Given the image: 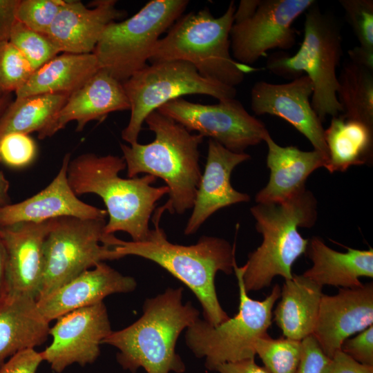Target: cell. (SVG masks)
Masks as SVG:
<instances>
[{
	"mask_svg": "<svg viewBox=\"0 0 373 373\" xmlns=\"http://www.w3.org/2000/svg\"><path fill=\"white\" fill-rule=\"evenodd\" d=\"M164 206L155 211L154 227L146 238L138 242L124 241L113 234L105 235L102 244L113 248L117 259L133 255L151 260L186 285L199 300L204 320L218 325L229 318L218 299L215 278L218 271L231 274L236 262L235 245L224 239L202 236L195 245L169 242L160 227Z\"/></svg>",
	"mask_w": 373,
	"mask_h": 373,
	"instance_id": "1",
	"label": "cell"
},
{
	"mask_svg": "<svg viewBox=\"0 0 373 373\" xmlns=\"http://www.w3.org/2000/svg\"><path fill=\"white\" fill-rule=\"evenodd\" d=\"M125 169L122 157L87 153L70 159L67 178L77 195L94 193L102 199L109 217L106 235L124 231L132 241H142L150 230L149 220L157 201L168 194L169 189L153 186L157 178L151 175L122 178L119 173Z\"/></svg>",
	"mask_w": 373,
	"mask_h": 373,
	"instance_id": "2",
	"label": "cell"
},
{
	"mask_svg": "<svg viewBox=\"0 0 373 373\" xmlns=\"http://www.w3.org/2000/svg\"><path fill=\"white\" fill-rule=\"evenodd\" d=\"M183 288H168L147 298L143 314L135 323L104 339L118 350L117 360L124 370L146 373H182L185 365L175 352L180 333L199 318L191 303H182Z\"/></svg>",
	"mask_w": 373,
	"mask_h": 373,
	"instance_id": "3",
	"label": "cell"
},
{
	"mask_svg": "<svg viewBox=\"0 0 373 373\" xmlns=\"http://www.w3.org/2000/svg\"><path fill=\"white\" fill-rule=\"evenodd\" d=\"M155 134L150 143L120 144L129 178L146 173L160 178L169 189L163 205L171 213L192 209L201 180L199 146L204 137L192 133L157 111L145 122Z\"/></svg>",
	"mask_w": 373,
	"mask_h": 373,
	"instance_id": "4",
	"label": "cell"
},
{
	"mask_svg": "<svg viewBox=\"0 0 373 373\" xmlns=\"http://www.w3.org/2000/svg\"><path fill=\"white\" fill-rule=\"evenodd\" d=\"M261 245L248 256L242 280L246 291L269 287L274 277L290 279L295 261L307 249L309 240L298 227H311L317 218V202L307 189L279 203H257L251 209Z\"/></svg>",
	"mask_w": 373,
	"mask_h": 373,
	"instance_id": "5",
	"label": "cell"
},
{
	"mask_svg": "<svg viewBox=\"0 0 373 373\" xmlns=\"http://www.w3.org/2000/svg\"><path fill=\"white\" fill-rule=\"evenodd\" d=\"M236 8L231 1L218 17L207 8L182 15L159 39L149 61H187L202 76L235 88L247 74L258 70L231 55L230 31Z\"/></svg>",
	"mask_w": 373,
	"mask_h": 373,
	"instance_id": "6",
	"label": "cell"
},
{
	"mask_svg": "<svg viewBox=\"0 0 373 373\" xmlns=\"http://www.w3.org/2000/svg\"><path fill=\"white\" fill-rule=\"evenodd\" d=\"M315 3L305 12L304 37L298 51L292 56H270L267 68L288 79L307 75L314 88L312 106L323 122L327 116L336 117L343 112L336 94V69L343 55V40L336 18Z\"/></svg>",
	"mask_w": 373,
	"mask_h": 373,
	"instance_id": "7",
	"label": "cell"
},
{
	"mask_svg": "<svg viewBox=\"0 0 373 373\" xmlns=\"http://www.w3.org/2000/svg\"><path fill=\"white\" fill-rule=\"evenodd\" d=\"M244 266L234 264L239 289L238 312L218 325L198 318L186 328V345L196 357L204 358L209 370L215 371L224 363L255 358L256 343L268 334L271 325L272 310L280 298V287L275 285L265 299L254 300L244 286Z\"/></svg>",
	"mask_w": 373,
	"mask_h": 373,
	"instance_id": "8",
	"label": "cell"
},
{
	"mask_svg": "<svg viewBox=\"0 0 373 373\" xmlns=\"http://www.w3.org/2000/svg\"><path fill=\"white\" fill-rule=\"evenodd\" d=\"M188 4L186 0H151L130 18L108 24L93 52L100 69L123 83L144 68L160 36Z\"/></svg>",
	"mask_w": 373,
	"mask_h": 373,
	"instance_id": "9",
	"label": "cell"
},
{
	"mask_svg": "<svg viewBox=\"0 0 373 373\" xmlns=\"http://www.w3.org/2000/svg\"><path fill=\"white\" fill-rule=\"evenodd\" d=\"M131 116L122 138L137 142L146 117L161 106L186 95H209L218 101L235 98L236 89L202 76L193 65L172 60L152 63L122 83Z\"/></svg>",
	"mask_w": 373,
	"mask_h": 373,
	"instance_id": "10",
	"label": "cell"
},
{
	"mask_svg": "<svg viewBox=\"0 0 373 373\" xmlns=\"http://www.w3.org/2000/svg\"><path fill=\"white\" fill-rule=\"evenodd\" d=\"M106 224L105 219H52L44 242V270L38 299L98 263L117 259L113 248L102 243Z\"/></svg>",
	"mask_w": 373,
	"mask_h": 373,
	"instance_id": "11",
	"label": "cell"
},
{
	"mask_svg": "<svg viewBox=\"0 0 373 373\" xmlns=\"http://www.w3.org/2000/svg\"><path fill=\"white\" fill-rule=\"evenodd\" d=\"M156 111L189 132L196 131L235 153H244L248 147L261 143L269 133L265 124L249 114L236 98L202 104L180 97Z\"/></svg>",
	"mask_w": 373,
	"mask_h": 373,
	"instance_id": "12",
	"label": "cell"
},
{
	"mask_svg": "<svg viewBox=\"0 0 373 373\" xmlns=\"http://www.w3.org/2000/svg\"><path fill=\"white\" fill-rule=\"evenodd\" d=\"M314 3V0H260L252 16L231 27L233 58L249 66L270 50L291 48L296 42L294 22Z\"/></svg>",
	"mask_w": 373,
	"mask_h": 373,
	"instance_id": "13",
	"label": "cell"
},
{
	"mask_svg": "<svg viewBox=\"0 0 373 373\" xmlns=\"http://www.w3.org/2000/svg\"><path fill=\"white\" fill-rule=\"evenodd\" d=\"M50 327L51 343L40 352L52 371L61 373L68 367L92 364L100 354V345L112 332L104 302L79 308L57 319Z\"/></svg>",
	"mask_w": 373,
	"mask_h": 373,
	"instance_id": "14",
	"label": "cell"
},
{
	"mask_svg": "<svg viewBox=\"0 0 373 373\" xmlns=\"http://www.w3.org/2000/svg\"><path fill=\"white\" fill-rule=\"evenodd\" d=\"M313 90V84L305 75L285 84L258 81L251 90V108L258 115H271L285 119L328 160L325 129L311 104Z\"/></svg>",
	"mask_w": 373,
	"mask_h": 373,
	"instance_id": "15",
	"label": "cell"
},
{
	"mask_svg": "<svg viewBox=\"0 0 373 373\" xmlns=\"http://www.w3.org/2000/svg\"><path fill=\"white\" fill-rule=\"evenodd\" d=\"M373 324V285L340 288L337 294H323L312 336L329 358L343 343Z\"/></svg>",
	"mask_w": 373,
	"mask_h": 373,
	"instance_id": "16",
	"label": "cell"
},
{
	"mask_svg": "<svg viewBox=\"0 0 373 373\" xmlns=\"http://www.w3.org/2000/svg\"><path fill=\"white\" fill-rule=\"evenodd\" d=\"M52 220L0 227L7 256L8 293L37 300L44 276V242Z\"/></svg>",
	"mask_w": 373,
	"mask_h": 373,
	"instance_id": "17",
	"label": "cell"
},
{
	"mask_svg": "<svg viewBox=\"0 0 373 373\" xmlns=\"http://www.w3.org/2000/svg\"><path fill=\"white\" fill-rule=\"evenodd\" d=\"M70 153H66L59 172L37 194L0 209V227L20 222H42L61 217L105 219L104 209L88 204L77 197L67 178Z\"/></svg>",
	"mask_w": 373,
	"mask_h": 373,
	"instance_id": "18",
	"label": "cell"
},
{
	"mask_svg": "<svg viewBox=\"0 0 373 373\" xmlns=\"http://www.w3.org/2000/svg\"><path fill=\"white\" fill-rule=\"evenodd\" d=\"M251 158L244 153H235L209 139L207 161L196 192L192 213L184 229L185 235L195 233L218 210L232 204L247 202L250 196L232 186L233 169Z\"/></svg>",
	"mask_w": 373,
	"mask_h": 373,
	"instance_id": "19",
	"label": "cell"
},
{
	"mask_svg": "<svg viewBox=\"0 0 373 373\" xmlns=\"http://www.w3.org/2000/svg\"><path fill=\"white\" fill-rule=\"evenodd\" d=\"M116 2L95 1L88 8L79 1H66L47 35L60 52L93 53L107 26L126 15Z\"/></svg>",
	"mask_w": 373,
	"mask_h": 373,
	"instance_id": "20",
	"label": "cell"
},
{
	"mask_svg": "<svg viewBox=\"0 0 373 373\" xmlns=\"http://www.w3.org/2000/svg\"><path fill=\"white\" fill-rule=\"evenodd\" d=\"M135 280L103 262L88 269L37 300L38 309L49 323L75 309L102 302L106 296L133 291Z\"/></svg>",
	"mask_w": 373,
	"mask_h": 373,
	"instance_id": "21",
	"label": "cell"
},
{
	"mask_svg": "<svg viewBox=\"0 0 373 373\" xmlns=\"http://www.w3.org/2000/svg\"><path fill=\"white\" fill-rule=\"evenodd\" d=\"M125 110H130V104L122 83L100 69L69 95L38 138L54 135L72 121L77 122L76 131H82L90 121L102 119L111 113Z\"/></svg>",
	"mask_w": 373,
	"mask_h": 373,
	"instance_id": "22",
	"label": "cell"
},
{
	"mask_svg": "<svg viewBox=\"0 0 373 373\" xmlns=\"http://www.w3.org/2000/svg\"><path fill=\"white\" fill-rule=\"evenodd\" d=\"M264 141L268 147L267 166L269 179L256 195L257 203H279L305 189L307 178L315 170L325 167L327 157L316 151H302L294 146L278 144L268 133Z\"/></svg>",
	"mask_w": 373,
	"mask_h": 373,
	"instance_id": "23",
	"label": "cell"
},
{
	"mask_svg": "<svg viewBox=\"0 0 373 373\" xmlns=\"http://www.w3.org/2000/svg\"><path fill=\"white\" fill-rule=\"evenodd\" d=\"M49 323L32 297L8 293L0 299V368L17 353L43 344Z\"/></svg>",
	"mask_w": 373,
	"mask_h": 373,
	"instance_id": "24",
	"label": "cell"
},
{
	"mask_svg": "<svg viewBox=\"0 0 373 373\" xmlns=\"http://www.w3.org/2000/svg\"><path fill=\"white\" fill-rule=\"evenodd\" d=\"M346 252L335 251L318 236L309 240L306 253L312 266L303 276L318 285L341 288L361 286V277H373V249L367 250L345 247Z\"/></svg>",
	"mask_w": 373,
	"mask_h": 373,
	"instance_id": "25",
	"label": "cell"
},
{
	"mask_svg": "<svg viewBox=\"0 0 373 373\" xmlns=\"http://www.w3.org/2000/svg\"><path fill=\"white\" fill-rule=\"evenodd\" d=\"M323 287L302 275L293 274L280 288L274 321L284 337L302 341L312 335L323 294Z\"/></svg>",
	"mask_w": 373,
	"mask_h": 373,
	"instance_id": "26",
	"label": "cell"
},
{
	"mask_svg": "<svg viewBox=\"0 0 373 373\" xmlns=\"http://www.w3.org/2000/svg\"><path fill=\"white\" fill-rule=\"evenodd\" d=\"M100 70L93 53H62L37 69L16 97L39 94L70 95Z\"/></svg>",
	"mask_w": 373,
	"mask_h": 373,
	"instance_id": "27",
	"label": "cell"
},
{
	"mask_svg": "<svg viewBox=\"0 0 373 373\" xmlns=\"http://www.w3.org/2000/svg\"><path fill=\"white\" fill-rule=\"evenodd\" d=\"M324 134L328 151L325 168L329 173L372 163L373 126L339 115L332 118Z\"/></svg>",
	"mask_w": 373,
	"mask_h": 373,
	"instance_id": "28",
	"label": "cell"
},
{
	"mask_svg": "<svg viewBox=\"0 0 373 373\" xmlns=\"http://www.w3.org/2000/svg\"><path fill=\"white\" fill-rule=\"evenodd\" d=\"M67 94H39L16 97L0 116V139L10 133L40 135L68 99Z\"/></svg>",
	"mask_w": 373,
	"mask_h": 373,
	"instance_id": "29",
	"label": "cell"
},
{
	"mask_svg": "<svg viewBox=\"0 0 373 373\" xmlns=\"http://www.w3.org/2000/svg\"><path fill=\"white\" fill-rule=\"evenodd\" d=\"M338 83L341 115L373 126V70L350 61L341 68Z\"/></svg>",
	"mask_w": 373,
	"mask_h": 373,
	"instance_id": "30",
	"label": "cell"
},
{
	"mask_svg": "<svg viewBox=\"0 0 373 373\" xmlns=\"http://www.w3.org/2000/svg\"><path fill=\"white\" fill-rule=\"evenodd\" d=\"M256 354L269 373H296L302 356V342L286 337L272 338L268 334L260 338Z\"/></svg>",
	"mask_w": 373,
	"mask_h": 373,
	"instance_id": "31",
	"label": "cell"
},
{
	"mask_svg": "<svg viewBox=\"0 0 373 373\" xmlns=\"http://www.w3.org/2000/svg\"><path fill=\"white\" fill-rule=\"evenodd\" d=\"M9 41L25 56L36 70L60 52L49 37L15 21Z\"/></svg>",
	"mask_w": 373,
	"mask_h": 373,
	"instance_id": "32",
	"label": "cell"
},
{
	"mask_svg": "<svg viewBox=\"0 0 373 373\" xmlns=\"http://www.w3.org/2000/svg\"><path fill=\"white\" fill-rule=\"evenodd\" d=\"M35 71L28 60L9 40L0 42V96L16 93Z\"/></svg>",
	"mask_w": 373,
	"mask_h": 373,
	"instance_id": "33",
	"label": "cell"
},
{
	"mask_svg": "<svg viewBox=\"0 0 373 373\" xmlns=\"http://www.w3.org/2000/svg\"><path fill=\"white\" fill-rule=\"evenodd\" d=\"M65 0H19L16 20L29 28L47 35Z\"/></svg>",
	"mask_w": 373,
	"mask_h": 373,
	"instance_id": "34",
	"label": "cell"
},
{
	"mask_svg": "<svg viewBox=\"0 0 373 373\" xmlns=\"http://www.w3.org/2000/svg\"><path fill=\"white\" fill-rule=\"evenodd\" d=\"M339 3L359 46L373 50V1L341 0Z\"/></svg>",
	"mask_w": 373,
	"mask_h": 373,
	"instance_id": "35",
	"label": "cell"
},
{
	"mask_svg": "<svg viewBox=\"0 0 373 373\" xmlns=\"http://www.w3.org/2000/svg\"><path fill=\"white\" fill-rule=\"evenodd\" d=\"M36 154V144L28 134L10 133L0 139V161L10 167H26L32 162Z\"/></svg>",
	"mask_w": 373,
	"mask_h": 373,
	"instance_id": "36",
	"label": "cell"
},
{
	"mask_svg": "<svg viewBox=\"0 0 373 373\" xmlns=\"http://www.w3.org/2000/svg\"><path fill=\"white\" fill-rule=\"evenodd\" d=\"M302 342V356L296 373H325L329 361L316 340L310 335Z\"/></svg>",
	"mask_w": 373,
	"mask_h": 373,
	"instance_id": "37",
	"label": "cell"
},
{
	"mask_svg": "<svg viewBox=\"0 0 373 373\" xmlns=\"http://www.w3.org/2000/svg\"><path fill=\"white\" fill-rule=\"evenodd\" d=\"M341 350L362 364L373 365V325L346 339Z\"/></svg>",
	"mask_w": 373,
	"mask_h": 373,
	"instance_id": "38",
	"label": "cell"
},
{
	"mask_svg": "<svg viewBox=\"0 0 373 373\" xmlns=\"http://www.w3.org/2000/svg\"><path fill=\"white\" fill-rule=\"evenodd\" d=\"M43 361L40 352L27 349L10 357L0 368V373H37Z\"/></svg>",
	"mask_w": 373,
	"mask_h": 373,
	"instance_id": "39",
	"label": "cell"
},
{
	"mask_svg": "<svg viewBox=\"0 0 373 373\" xmlns=\"http://www.w3.org/2000/svg\"><path fill=\"white\" fill-rule=\"evenodd\" d=\"M325 373H373V365L362 364L340 350L329 358Z\"/></svg>",
	"mask_w": 373,
	"mask_h": 373,
	"instance_id": "40",
	"label": "cell"
},
{
	"mask_svg": "<svg viewBox=\"0 0 373 373\" xmlns=\"http://www.w3.org/2000/svg\"><path fill=\"white\" fill-rule=\"evenodd\" d=\"M19 0H0V42L9 40Z\"/></svg>",
	"mask_w": 373,
	"mask_h": 373,
	"instance_id": "41",
	"label": "cell"
},
{
	"mask_svg": "<svg viewBox=\"0 0 373 373\" xmlns=\"http://www.w3.org/2000/svg\"><path fill=\"white\" fill-rule=\"evenodd\" d=\"M215 371L218 373H269L264 367L256 363L255 358L224 363L219 365Z\"/></svg>",
	"mask_w": 373,
	"mask_h": 373,
	"instance_id": "42",
	"label": "cell"
},
{
	"mask_svg": "<svg viewBox=\"0 0 373 373\" xmlns=\"http://www.w3.org/2000/svg\"><path fill=\"white\" fill-rule=\"evenodd\" d=\"M348 55L350 61L373 70V50L361 46H356L349 50Z\"/></svg>",
	"mask_w": 373,
	"mask_h": 373,
	"instance_id": "43",
	"label": "cell"
},
{
	"mask_svg": "<svg viewBox=\"0 0 373 373\" xmlns=\"http://www.w3.org/2000/svg\"><path fill=\"white\" fill-rule=\"evenodd\" d=\"M260 2V0L240 1L234 12L233 23L241 22L252 16L259 6Z\"/></svg>",
	"mask_w": 373,
	"mask_h": 373,
	"instance_id": "44",
	"label": "cell"
},
{
	"mask_svg": "<svg viewBox=\"0 0 373 373\" xmlns=\"http://www.w3.org/2000/svg\"><path fill=\"white\" fill-rule=\"evenodd\" d=\"M8 291L7 280V256L5 245L0 235V299Z\"/></svg>",
	"mask_w": 373,
	"mask_h": 373,
	"instance_id": "45",
	"label": "cell"
},
{
	"mask_svg": "<svg viewBox=\"0 0 373 373\" xmlns=\"http://www.w3.org/2000/svg\"><path fill=\"white\" fill-rule=\"evenodd\" d=\"M9 188V181L4 175L3 171L0 170V209L10 204Z\"/></svg>",
	"mask_w": 373,
	"mask_h": 373,
	"instance_id": "46",
	"label": "cell"
},
{
	"mask_svg": "<svg viewBox=\"0 0 373 373\" xmlns=\"http://www.w3.org/2000/svg\"><path fill=\"white\" fill-rule=\"evenodd\" d=\"M9 104L8 94L0 96V116Z\"/></svg>",
	"mask_w": 373,
	"mask_h": 373,
	"instance_id": "47",
	"label": "cell"
}]
</instances>
